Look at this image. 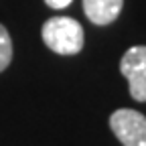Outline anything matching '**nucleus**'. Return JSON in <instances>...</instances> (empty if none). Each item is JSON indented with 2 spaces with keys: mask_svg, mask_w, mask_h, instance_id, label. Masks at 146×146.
<instances>
[{
  "mask_svg": "<svg viewBox=\"0 0 146 146\" xmlns=\"http://www.w3.org/2000/svg\"><path fill=\"white\" fill-rule=\"evenodd\" d=\"M45 45L57 55H77L83 49V27L71 16H53L41 29Z\"/></svg>",
  "mask_w": 146,
  "mask_h": 146,
  "instance_id": "obj_1",
  "label": "nucleus"
},
{
  "mask_svg": "<svg viewBox=\"0 0 146 146\" xmlns=\"http://www.w3.org/2000/svg\"><path fill=\"white\" fill-rule=\"evenodd\" d=\"M110 128L124 146H146V116L136 110H116L110 116Z\"/></svg>",
  "mask_w": 146,
  "mask_h": 146,
  "instance_id": "obj_2",
  "label": "nucleus"
},
{
  "mask_svg": "<svg viewBox=\"0 0 146 146\" xmlns=\"http://www.w3.org/2000/svg\"><path fill=\"white\" fill-rule=\"evenodd\" d=\"M120 71L128 79L130 96L136 102H146V47H130L120 61Z\"/></svg>",
  "mask_w": 146,
  "mask_h": 146,
  "instance_id": "obj_3",
  "label": "nucleus"
},
{
  "mask_svg": "<svg viewBox=\"0 0 146 146\" xmlns=\"http://www.w3.org/2000/svg\"><path fill=\"white\" fill-rule=\"evenodd\" d=\"M124 0H83V12L94 25H110L122 12Z\"/></svg>",
  "mask_w": 146,
  "mask_h": 146,
  "instance_id": "obj_4",
  "label": "nucleus"
},
{
  "mask_svg": "<svg viewBox=\"0 0 146 146\" xmlns=\"http://www.w3.org/2000/svg\"><path fill=\"white\" fill-rule=\"evenodd\" d=\"M12 61V41L8 31L0 25V71H4Z\"/></svg>",
  "mask_w": 146,
  "mask_h": 146,
  "instance_id": "obj_5",
  "label": "nucleus"
},
{
  "mask_svg": "<svg viewBox=\"0 0 146 146\" xmlns=\"http://www.w3.org/2000/svg\"><path fill=\"white\" fill-rule=\"evenodd\" d=\"M47 2V6H51V8H57V10H61V8H65V6H69L73 0H45Z\"/></svg>",
  "mask_w": 146,
  "mask_h": 146,
  "instance_id": "obj_6",
  "label": "nucleus"
}]
</instances>
